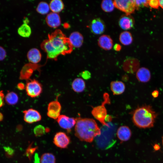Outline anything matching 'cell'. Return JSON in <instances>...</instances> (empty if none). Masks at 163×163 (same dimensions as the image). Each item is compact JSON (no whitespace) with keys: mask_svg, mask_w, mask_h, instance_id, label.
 <instances>
[{"mask_svg":"<svg viewBox=\"0 0 163 163\" xmlns=\"http://www.w3.org/2000/svg\"><path fill=\"white\" fill-rule=\"evenodd\" d=\"M73 47L69 38L60 29L49 34L48 39L44 40L40 44L41 49L46 53L47 58L55 60L60 55L71 53Z\"/></svg>","mask_w":163,"mask_h":163,"instance_id":"1","label":"cell"},{"mask_svg":"<svg viewBox=\"0 0 163 163\" xmlns=\"http://www.w3.org/2000/svg\"><path fill=\"white\" fill-rule=\"evenodd\" d=\"M75 119V135L81 141L91 142L101 134V130L94 120L80 117Z\"/></svg>","mask_w":163,"mask_h":163,"instance_id":"2","label":"cell"},{"mask_svg":"<svg viewBox=\"0 0 163 163\" xmlns=\"http://www.w3.org/2000/svg\"><path fill=\"white\" fill-rule=\"evenodd\" d=\"M157 113L149 105L139 107L133 112L132 120L134 124L141 128L153 127Z\"/></svg>","mask_w":163,"mask_h":163,"instance_id":"3","label":"cell"},{"mask_svg":"<svg viewBox=\"0 0 163 163\" xmlns=\"http://www.w3.org/2000/svg\"><path fill=\"white\" fill-rule=\"evenodd\" d=\"M109 94L106 93L103 95L104 101L101 104L93 108L91 113L94 117L99 121L103 125L109 127L108 124L105 122L107 116V110L105 105L110 104V99Z\"/></svg>","mask_w":163,"mask_h":163,"instance_id":"4","label":"cell"},{"mask_svg":"<svg viewBox=\"0 0 163 163\" xmlns=\"http://www.w3.org/2000/svg\"><path fill=\"white\" fill-rule=\"evenodd\" d=\"M115 7L126 14L133 13L136 8L135 0H115L113 1Z\"/></svg>","mask_w":163,"mask_h":163,"instance_id":"5","label":"cell"},{"mask_svg":"<svg viewBox=\"0 0 163 163\" xmlns=\"http://www.w3.org/2000/svg\"><path fill=\"white\" fill-rule=\"evenodd\" d=\"M25 89L27 95L32 98L39 96L43 90L42 85L35 79L29 80L26 84Z\"/></svg>","mask_w":163,"mask_h":163,"instance_id":"6","label":"cell"},{"mask_svg":"<svg viewBox=\"0 0 163 163\" xmlns=\"http://www.w3.org/2000/svg\"><path fill=\"white\" fill-rule=\"evenodd\" d=\"M70 140L69 137L64 132L57 133L54 137L53 142L57 147L62 149L67 148L69 144Z\"/></svg>","mask_w":163,"mask_h":163,"instance_id":"7","label":"cell"},{"mask_svg":"<svg viewBox=\"0 0 163 163\" xmlns=\"http://www.w3.org/2000/svg\"><path fill=\"white\" fill-rule=\"evenodd\" d=\"M61 106L57 99L50 102L47 107V116L50 118L57 119L60 115Z\"/></svg>","mask_w":163,"mask_h":163,"instance_id":"8","label":"cell"},{"mask_svg":"<svg viewBox=\"0 0 163 163\" xmlns=\"http://www.w3.org/2000/svg\"><path fill=\"white\" fill-rule=\"evenodd\" d=\"M24 114V120L26 123H32L40 121L42 118L41 115L37 110L30 108L23 111Z\"/></svg>","mask_w":163,"mask_h":163,"instance_id":"9","label":"cell"},{"mask_svg":"<svg viewBox=\"0 0 163 163\" xmlns=\"http://www.w3.org/2000/svg\"><path fill=\"white\" fill-rule=\"evenodd\" d=\"M57 121L61 128L66 129L68 132L75 125L76 122L74 118L69 117L65 115H60Z\"/></svg>","mask_w":163,"mask_h":163,"instance_id":"10","label":"cell"},{"mask_svg":"<svg viewBox=\"0 0 163 163\" xmlns=\"http://www.w3.org/2000/svg\"><path fill=\"white\" fill-rule=\"evenodd\" d=\"M90 28L91 32L94 34H100L104 32L105 26L102 20L97 18L91 21L90 24Z\"/></svg>","mask_w":163,"mask_h":163,"instance_id":"11","label":"cell"},{"mask_svg":"<svg viewBox=\"0 0 163 163\" xmlns=\"http://www.w3.org/2000/svg\"><path fill=\"white\" fill-rule=\"evenodd\" d=\"M134 20L130 15L124 14L120 18L118 23L120 27L124 30L132 28L134 25Z\"/></svg>","mask_w":163,"mask_h":163,"instance_id":"12","label":"cell"},{"mask_svg":"<svg viewBox=\"0 0 163 163\" xmlns=\"http://www.w3.org/2000/svg\"><path fill=\"white\" fill-rule=\"evenodd\" d=\"M46 21L49 26L53 28L59 27L61 24L60 18L58 14L52 12L47 15Z\"/></svg>","mask_w":163,"mask_h":163,"instance_id":"13","label":"cell"},{"mask_svg":"<svg viewBox=\"0 0 163 163\" xmlns=\"http://www.w3.org/2000/svg\"><path fill=\"white\" fill-rule=\"evenodd\" d=\"M117 136L119 140L122 141H126L130 138L132 132L130 128L126 126H121L117 129Z\"/></svg>","mask_w":163,"mask_h":163,"instance_id":"14","label":"cell"},{"mask_svg":"<svg viewBox=\"0 0 163 163\" xmlns=\"http://www.w3.org/2000/svg\"><path fill=\"white\" fill-rule=\"evenodd\" d=\"M136 77L140 82L146 83L149 81L151 78V74L147 68L142 67L138 69L136 73Z\"/></svg>","mask_w":163,"mask_h":163,"instance_id":"15","label":"cell"},{"mask_svg":"<svg viewBox=\"0 0 163 163\" xmlns=\"http://www.w3.org/2000/svg\"><path fill=\"white\" fill-rule=\"evenodd\" d=\"M113 41L109 36L103 35L100 37L98 40L99 46L105 50H111L113 46Z\"/></svg>","mask_w":163,"mask_h":163,"instance_id":"16","label":"cell"},{"mask_svg":"<svg viewBox=\"0 0 163 163\" xmlns=\"http://www.w3.org/2000/svg\"><path fill=\"white\" fill-rule=\"evenodd\" d=\"M69 38L73 47L79 48L83 44L84 40L83 36L78 32H72L69 35Z\"/></svg>","mask_w":163,"mask_h":163,"instance_id":"17","label":"cell"},{"mask_svg":"<svg viewBox=\"0 0 163 163\" xmlns=\"http://www.w3.org/2000/svg\"><path fill=\"white\" fill-rule=\"evenodd\" d=\"M27 57L30 62L36 64L40 61L42 55L38 49L33 48L29 50L27 54Z\"/></svg>","mask_w":163,"mask_h":163,"instance_id":"18","label":"cell"},{"mask_svg":"<svg viewBox=\"0 0 163 163\" xmlns=\"http://www.w3.org/2000/svg\"><path fill=\"white\" fill-rule=\"evenodd\" d=\"M110 88L113 94L118 95L121 94L124 91L125 86L121 81H114L111 82Z\"/></svg>","mask_w":163,"mask_h":163,"instance_id":"19","label":"cell"},{"mask_svg":"<svg viewBox=\"0 0 163 163\" xmlns=\"http://www.w3.org/2000/svg\"><path fill=\"white\" fill-rule=\"evenodd\" d=\"M72 87L73 91L75 92H82L85 88V82L81 78H76L72 83Z\"/></svg>","mask_w":163,"mask_h":163,"instance_id":"20","label":"cell"},{"mask_svg":"<svg viewBox=\"0 0 163 163\" xmlns=\"http://www.w3.org/2000/svg\"><path fill=\"white\" fill-rule=\"evenodd\" d=\"M49 6L52 12L58 13L63 9L64 5L61 0H52L50 2Z\"/></svg>","mask_w":163,"mask_h":163,"instance_id":"21","label":"cell"},{"mask_svg":"<svg viewBox=\"0 0 163 163\" xmlns=\"http://www.w3.org/2000/svg\"><path fill=\"white\" fill-rule=\"evenodd\" d=\"M119 40L123 45L127 46L130 44L133 41V38L131 33L127 31H124L120 33Z\"/></svg>","mask_w":163,"mask_h":163,"instance_id":"22","label":"cell"},{"mask_svg":"<svg viewBox=\"0 0 163 163\" xmlns=\"http://www.w3.org/2000/svg\"><path fill=\"white\" fill-rule=\"evenodd\" d=\"M4 99L6 103L10 105L15 104L19 100L18 96L16 93L9 91L8 92Z\"/></svg>","mask_w":163,"mask_h":163,"instance_id":"23","label":"cell"},{"mask_svg":"<svg viewBox=\"0 0 163 163\" xmlns=\"http://www.w3.org/2000/svg\"><path fill=\"white\" fill-rule=\"evenodd\" d=\"M18 34L24 37H28L30 36L31 33V29L27 24L24 23L18 28Z\"/></svg>","mask_w":163,"mask_h":163,"instance_id":"24","label":"cell"},{"mask_svg":"<svg viewBox=\"0 0 163 163\" xmlns=\"http://www.w3.org/2000/svg\"><path fill=\"white\" fill-rule=\"evenodd\" d=\"M101 7L105 12H109L112 11L115 7L113 1L111 0H104L102 1Z\"/></svg>","mask_w":163,"mask_h":163,"instance_id":"25","label":"cell"},{"mask_svg":"<svg viewBox=\"0 0 163 163\" xmlns=\"http://www.w3.org/2000/svg\"><path fill=\"white\" fill-rule=\"evenodd\" d=\"M50 10L49 5L46 2H40L36 8L37 12L42 15L47 14Z\"/></svg>","mask_w":163,"mask_h":163,"instance_id":"26","label":"cell"},{"mask_svg":"<svg viewBox=\"0 0 163 163\" xmlns=\"http://www.w3.org/2000/svg\"><path fill=\"white\" fill-rule=\"evenodd\" d=\"M40 162V163H55L56 158L51 153H44L41 156Z\"/></svg>","mask_w":163,"mask_h":163,"instance_id":"27","label":"cell"},{"mask_svg":"<svg viewBox=\"0 0 163 163\" xmlns=\"http://www.w3.org/2000/svg\"><path fill=\"white\" fill-rule=\"evenodd\" d=\"M46 131V128L41 125L36 126L34 129V135L37 136H41L45 134Z\"/></svg>","mask_w":163,"mask_h":163,"instance_id":"28","label":"cell"},{"mask_svg":"<svg viewBox=\"0 0 163 163\" xmlns=\"http://www.w3.org/2000/svg\"><path fill=\"white\" fill-rule=\"evenodd\" d=\"M4 149L5 152L6 156L8 158L12 157L14 154V151L11 147L9 146H5Z\"/></svg>","mask_w":163,"mask_h":163,"instance_id":"29","label":"cell"},{"mask_svg":"<svg viewBox=\"0 0 163 163\" xmlns=\"http://www.w3.org/2000/svg\"><path fill=\"white\" fill-rule=\"evenodd\" d=\"M36 149V147H33L31 145H30L27 149L25 153L26 155L30 159L32 155L34 153Z\"/></svg>","mask_w":163,"mask_h":163,"instance_id":"30","label":"cell"},{"mask_svg":"<svg viewBox=\"0 0 163 163\" xmlns=\"http://www.w3.org/2000/svg\"><path fill=\"white\" fill-rule=\"evenodd\" d=\"M149 0H135L136 7L146 6L149 5Z\"/></svg>","mask_w":163,"mask_h":163,"instance_id":"31","label":"cell"},{"mask_svg":"<svg viewBox=\"0 0 163 163\" xmlns=\"http://www.w3.org/2000/svg\"><path fill=\"white\" fill-rule=\"evenodd\" d=\"M149 5L152 8L155 9H158L159 6L158 0H149Z\"/></svg>","mask_w":163,"mask_h":163,"instance_id":"32","label":"cell"},{"mask_svg":"<svg viewBox=\"0 0 163 163\" xmlns=\"http://www.w3.org/2000/svg\"><path fill=\"white\" fill-rule=\"evenodd\" d=\"M6 56V52L4 48L0 46V61L4 59Z\"/></svg>","mask_w":163,"mask_h":163,"instance_id":"33","label":"cell"},{"mask_svg":"<svg viewBox=\"0 0 163 163\" xmlns=\"http://www.w3.org/2000/svg\"><path fill=\"white\" fill-rule=\"evenodd\" d=\"M81 76L85 79H88L91 77V74L90 72L87 70L84 71L81 73Z\"/></svg>","mask_w":163,"mask_h":163,"instance_id":"34","label":"cell"},{"mask_svg":"<svg viewBox=\"0 0 163 163\" xmlns=\"http://www.w3.org/2000/svg\"><path fill=\"white\" fill-rule=\"evenodd\" d=\"M5 96L2 91H0V108L4 104Z\"/></svg>","mask_w":163,"mask_h":163,"instance_id":"35","label":"cell"},{"mask_svg":"<svg viewBox=\"0 0 163 163\" xmlns=\"http://www.w3.org/2000/svg\"><path fill=\"white\" fill-rule=\"evenodd\" d=\"M17 87L18 89L21 90H24L25 88V86L22 83H19L18 84Z\"/></svg>","mask_w":163,"mask_h":163,"instance_id":"36","label":"cell"},{"mask_svg":"<svg viewBox=\"0 0 163 163\" xmlns=\"http://www.w3.org/2000/svg\"><path fill=\"white\" fill-rule=\"evenodd\" d=\"M152 96L154 98L157 97L159 95V91L157 90H154L152 93Z\"/></svg>","mask_w":163,"mask_h":163,"instance_id":"37","label":"cell"},{"mask_svg":"<svg viewBox=\"0 0 163 163\" xmlns=\"http://www.w3.org/2000/svg\"><path fill=\"white\" fill-rule=\"evenodd\" d=\"M121 49V46L118 44H115L114 46V50L117 51H120Z\"/></svg>","mask_w":163,"mask_h":163,"instance_id":"38","label":"cell"},{"mask_svg":"<svg viewBox=\"0 0 163 163\" xmlns=\"http://www.w3.org/2000/svg\"><path fill=\"white\" fill-rule=\"evenodd\" d=\"M154 149L155 150H158L160 149V147L159 145L157 144H155L154 146Z\"/></svg>","mask_w":163,"mask_h":163,"instance_id":"39","label":"cell"},{"mask_svg":"<svg viewBox=\"0 0 163 163\" xmlns=\"http://www.w3.org/2000/svg\"><path fill=\"white\" fill-rule=\"evenodd\" d=\"M159 6L163 9V0H158Z\"/></svg>","mask_w":163,"mask_h":163,"instance_id":"40","label":"cell"},{"mask_svg":"<svg viewBox=\"0 0 163 163\" xmlns=\"http://www.w3.org/2000/svg\"><path fill=\"white\" fill-rule=\"evenodd\" d=\"M3 119V114L0 112V122L2 121Z\"/></svg>","mask_w":163,"mask_h":163,"instance_id":"41","label":"cell"},{"mask_svg":"<svg viewBox=\"0 0 163 163\" xmlns=\"http://www.w3.org/2000/svg\"><path fill=\"white\" fill-rule=\"evenodd\" d=\"M162 144H163V137L162 138Z\"/></svg>","mask_w":163,"mask_h":163,"instance_id":"42","label":"cell"}]
</instances>
